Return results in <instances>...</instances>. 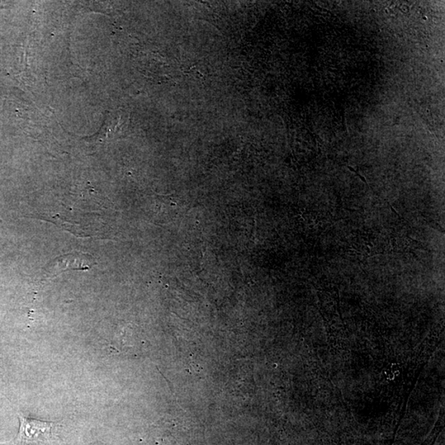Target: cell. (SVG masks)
Instances as JSON below:
<instances>
[{
    "label": "cell",
    "mask_w": 445,
    "mask_h": 445,
    "mask_svg": "<svg viewBox=\"0 0 445 445\" xmlns=\"http://www.w3.org/2000/svg\"><path fill=\"white\" fill-rule=\"evenodd\" d=\"M96 264L91 255L72 253L56 258L45 267L44 278L51 279L68 270H89Z\"/></svg>",
    "instance_id": "7a4b0ae2"
},
{
    "label": "cell",
    "mask_w": 445,
    "mask_h": 445,
    "mask_svg": "<svg viewBox=\"0 0 445 445\" xmlns=\"http://www.w3.org/2000/svg\"><path fill=\"white\" fill-rule=\"evenodd\" d=\"M18 419H20V427L15 439L16 443L44 444L50 442L55 437L58 424L26 418L22 413L18 414Z\"/></svg>",
    "instance_id": "6da1fadb"
}]
</instances>
